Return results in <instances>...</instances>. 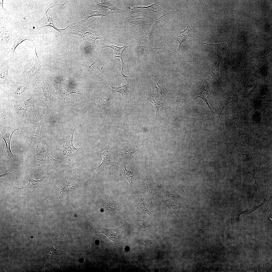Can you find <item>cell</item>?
<instances>
[{
  "label": "cell",
  "instance_id": "obj_29",
  "mask_svg": "<svg viewBox=\"0 0 272 272\" xmlns=\"http://www.w3.org/2000/svg\"><path fill=\"white\" fill-rule=\"evenodd\" d=\"M127 164H125L123 168L124 176L126 180L131 187H132V179L133 175L130 171L126 169V166Z\"/></svg>",
  "mask_w": 272,
  "mask_h": 272
},
{
  "label": "cell",
  "instance_id": "obj_27",
  "mask_svg": "<svg viewBox=\"0 0 272 272\" xmlns=\"http://www.w3.org/2000/svg\"><path fill=\"white\" fill-rule=\"evenodd\" d=\"M198 41V43L202 44L207 45H212L214 46L215 48L218 50H221L222 51L226 50L227 49L228 46L226 43H221L219 44L216 43H208L201 42L198 40H197Z\"/></svg>",
  "mask_w": 272,
  "mask_h": 272
},
{
  "label": "cell",
  "instance_id": "obj_10",
  "mask_svg": "<svg viewBox=\"0 0 272 272\" xmlns=\"http://www.w3.org/2000/svg\"><path fill=\"white\" fill-rule=\"evenodd\" d=\"M36 102L35 99L33 97H32L29 99L24 103L17 106V107L14 106V107L17 109V113H18L22 114V117L23 118V116L27 110L30 107H33L34 113L36 119H37L38 118L36 115L34 108Z\"/></svg>",
  "mask_w": 272,
  "mask_h": 272
},
{
  "label": "cell",
  "instance_id": "obj_26",
  "mask_svg": "<svg viewBox=\"0 0 272 272\" xmlns=\"http://www.w3.org/2000/svg\"><path fill=\"white\" fill-rule=\"evenodd\" d=\"M164 202L166 206L170 209L173 211L179 217L178 213L180 211H178V207L175 204L169 200L165 199L164 200Z\"/></svg>",
  "mask_w": 272,
  "mask_h": 272
},
{
  "label": "cell",
  "instance_id": "obj_2",
  "mask_svg": "<svg viewBox=\"0 0 272 272\" xmlns=\"http://www.w3.org/2000/svg\"><path fill=\"white\" fill-rule=\"evenodd\" d=\"M31 131L29 147L38 148L41 146V141L44 134V123L42 119L38 123L31 121Z\"/></svg>",
  "mask_w": 272,
  "mask_h": 272
},
{
  "label": "cell",
  "instance_id": "obj_13",
  "mask_svg": "<svg viewBox=\"0 0 272 272\" xmlns=\"http://www.w3.org/2000/svg\"><path fill=\"white\" fill-rule=\"evenodd\" d=\"M192 30H194L193 29L190 30L189 29L188 24V23L186 28L183 31H181L180 32L181 33L179 35V36H177L176 37V39H175L179 43V44L178 49L170 53L169 55L176 52L178 53V52L179 55L180 56V54L181 52L180 50V48L181 44L183 42L186 41L188 37L190 35L189 34V32L190 31Z\"/></svg>",
  "mask_w": 272,
  "mask_h": 272
},
{
  "label": "cell",
  "instance_id": "obj_9",
  "mask_svg": "<svg viewBox=\"0 0 272 272\" xmlns=\"http://www.w3.org/2000/svg\"><path fill=\"white\" fill-rule=\"evenodd\" d=\"M35 63L33 67L26 72L27 77L30 79H35L41 76L40 70L42 66L40 61L37 56L36 50Z\"/></svg>",
  "mask_w": 272,
  "mask_h": 272
},
{
  "label": "cell",
  "instance_id": "obj_28",
  "mask_svg": "<svg viewBox=\"0 0 272 272\" xmlns=\"http://www.w3.org/2000/svg\"><path fill=\"white\" fill-rule=\"evenodd\" d=\"M131 220L137 226L141 228H145L149 226L148 224L146 221L142 220L132 218H131Z\"/></svg>",
  "mask_w": 272,
  "mask_h": 272
},
{
  "label": "cell",
  "instance_id": "obj_17",
  "mask_svg": "<svg viewBox=\"0 0 272 272\" xmlns=\"http://www.w3.org/2000/svg\"><path fill=\"white\" fill-rule=\"evenodd\" d=\"M266 199H265L263 201V202L261 204L255 207H251L247 208L245 211H241L237 210L235 211L233 213L232 215L233 218L234 219L237 221H239V217L240 215L242 214H248L251 213L254 211L256 209L262 206L264 202H265Z\"/></svg>",
  "mask_w": 272,
  "mask_h": 272
},
{
  "label": "cell",
  "instance_id": "obj_35",
  "mask_svg": "<svg viewBox=\"0 0 272 272\" xmlns=\"http://www.w3.org/2000/svg\"><path fill=\"white\" fill-rule=\"evenodd\" d=\"M235 153L238 156L243 158L246 159L248 162H250L251 159V156L252 154V153L248 154H245L239 153L235 151Z\"/></svg>",
  "mask_w": 272,
  "mask_h": 272
},
{
  "label": "cell",
  "instance_id": "obj_7",
  "mask_svg": "<svg viewBox=\"0 0 272 272\" xmlns=\"http://www.w3.org/2000/svg\"><path fill=\"white\" fill-rule=\"evenodd\" d=\"M50 8H47L45 10V12L41 20L37 21L36 22L37 23V25L39 26V29L43 27H45L48 26H51L56 30L59 31L61 35L64 34L63 32L64 33V30H66L67 28L64 29H59L57 28L54 25L52 18L48 16L47 14V12L48 10Z\"/></svg>",
  "mask_w": 272,
  "mask_h": 272
},
{
  "label": "cell",
  "instance_id": "obj_19",
  "mask_svg": "<svg viewBox=\"0 0 272 272\" xmlns=\"http://www.w3.org/2000/svg\"><path fill=\"white\" fill-rule=\"evenodd\" d=\"M99 5L101 6L105 7L109 10L108 13L109 14L116 13L122 11L121 9L118 8L113 4L107 1H99Z\"/></svg>",
  "mask_w": 272,
  "mask_h": 272
},
{
  "label": "cell",
  "instance_id": "obj_5",
  "mask_svg": "<svg viewBox=\"0 0 272 272\" xmlns=\"http://www.w3.org/2000/svg\"><path fill=\"white\" fill-rule=\"evenodd\" d=\"M128 47H131V46L129 45L127 46L126 44H125L123 47H119L109 43H102V47L103 48L105 47H109L112 48L113 49L114 51V55L113 56V59H114L116 57H118L120 58L121 62L122 64V69L121 72L118 73L120 74L119 75L122 76L126 79L125 78H128V77L125 76L123 73V68L124 66H125V64L123 60L122 55L124 51Z\"/></svg>",
  "mask_w": 272,
  "mask_h": 272
},
{
  "label": "cell",
  "instance_id": "obj_14",
  "mask_svg": "<svg viewBox=\"0 0 272 272\" xmlns=\"http://www.w3.org/2000/svg\"><path fill=\"white\" fill-rule=\"evenodd\" d=\"M49 145L46 150L41 152L37 156L36 158L37 160L41 162H56L62 161L55 159L50 155L49 153Z\"/></svg>",
  "mask_w": 272,
  "mask_h": 272
},
{
  "label": "cell",
  "instance_id": "obj_33",
  "mask_svg": "<svg viewBox=\"0 0 272 272\" xmlns=\"http://www.w3.org/2000/svg\"><path fill=\"white\" fill-rule=\"evenodd\" d=\"M134 241L136 243L144 246H148L153 244L150 240L144 238L135 239Z\"/></svg>",
  "mask_w": 272,
  "mask_h": 272
},
{
  "label": "cell",
  "instance_id": "obj_23",
  "mask_svg": "<svg viewBox=\"0 0 272 272\" xmlns=\"http://www.w3.org/2000/svg\"><path fill=\"white\" fill-rule=\"evenodd\" d=\"M43 179L44 178L40 180H37L30 179L28 183L26 186L21 188L15 187V188L18 189H29L35 188L40 184Z\"/></svg>",
  "mask_w": 272,
  "mask_h": 272
},
{
  "label": "cell",
  "instance_id": "obj_30",
  "mask_svg": "<svg viewBox=\"0 0 272 272\" xmlns=\"http://www.w3.org/2000/svg\"><path fill=\"white\" fill-rule=\"evenodd\" d=\"M9 66H7L3 69H0V83L2 84L5 82L8 76V71Z\"/></svg>",
  "mask_w": 272,
  "mask_h": 272
},
{
  "label": "cell",
  "instance_id": "obj_32",
  "mask_svg": "<svg viewBox=\"0 0 272 272\" xmlns=\"http://www.w3.org/2000/svg\"><path fill=\"white\" fill-rule=\"evenodd\" d=\"M158 188L162 195L167 197L171 198H174L176 197L177 198V195L173 194L172 192L166 191L163 188L160 184Z\"/></svg>",
  "mask_w": 272,
  "mask_h": 272
},
{
  "label": "cell",
  "instance_id": "obj_12",
  "mask_svg": "<svg viewBox=\"0 0 272 272\" xmlns=\"http://www.w3.org/2000/svg\"><path fill=\"white\" fill-rule=\"evenodd\" d=\"M150 37H148L147 40H143L141 42L139 46L142 50V54H148L153 55L154 53L157 52L154 50V49H161V48H153L150 45L149 40Z\"/></svg>",
  "mask_w": 272,
  "mask_h": 272
},
{
  "label": "cell",
  "instance_id": "obj_1",
  "mask_svg": "<svg viewBox=\"0 0 272 272\" xmlns=\"http://www.w3.org/2000/svg\"><path fill=\"white\" fill-rule=\"evenodd\" d=\"M109 147H106L104 151L102 153L103 156L101 163L98 166L92 169L97 175L100 172H104L107 174H111V168L116 165L114 158L112 154L109 150Z\"/></svg>",
  "mask_w": 272,
  "mask_h": 272
},
{
  "label": "cell",
  "instance_id": "obj_31",
  "mask_svg": "<svg viewBox=\"0 0 272 272\" xmlns=\"http://www.w3.org/2000/svg\"><path fill=\"white\" fill-rule=\"evenodd\" d=\"M98 98L100 104L103 105L106 104L111 98L110 93L108 91L102 96Z\"/></svg>",
  "mask_w": 272,
  "mask_h": 272
},
{
  "label": "cell",
  "instance_id": "obj_8",
  "mask_svg": "<svg viewBox=\"0 0 272 272\" xmlns=\"http://www.w3.org/2000/svg\"><path fill=\"white\" fill-rule=\"evenodd\" d=\"M223 60L221 58L217 57L215 58L212 63L209 71L210 74L216 80L218 83L221 86L222 81L219 77V66Z\"/></svg>",
  "mask_w": 272,
  "mask_h": 272
},
{
  "label": "cell",
  "instance_id": "obj_24",
  "mask_svg": "<svg viewBox=\"0 0 272 272\" xmlns=\"http://www.w3.org/2000/svg\"><path fill=\"white\" fill-rule=\"evenodd\" d=\"M109 14L108 12L99 11H93L90 10L87 13L85 21L87 20L90 17L93 16H106L108 17Z\"/></svg>",
  "mask_w": 272,
  "mask_h": 272
},
{
  "label": "cell",
  "instance_id": "obj_6",
  "mask_svg": "<svg viewBox=\"0 0 272 272\" xmlns=\"http://www.w3.org/2000/svg\"><path fill=\"white\" fill-rule=\"evenodd\" d=\"M122 227L116 228L109 229L100 226V230L95 233L104 234L111 240L114 245H115L118 243L119 240V230Z\"/></svg>",
  "mask_w": 272,
  "mask_h": 272
},
{
  "label": "cell",
  "instance_id": "obj_11",
  "mask_svg": "<svg viewBox=\"0 0 272 272\" xmlns=\"http://www.w3.org/2000/svg\"><path fill=\"white\" fill-rule=\"evenodd\" d=\"M239 98L237 94L236 90L233 86L232 88L228 95L226 99L224 101L222 109L221 111L219 116V120L221 115L224 108L228 104L230 103H234L238 102Z\"/></svg>",
  "mask_w": 272,
  "mask_h": 272
},
{
  "label": "cell",
  "instance_id": "obj_20",
  "mask_svg": "<svg viewBox=\"0 0 272 272\" xmlns=\"http://www.w3.org/2000/svg\"><path fill=\"white\" fill-rule=\"evenodd\" d=\"M109 85L114 90L117 92L120 93L122 95V97L128 95L129 93V90H128V84L125 85L122 82V84L118 87H114L111 85L109 81Z\"/></svg>",
  "mask_w": 272,
  "mask_h": 272
},
{
  "label": "cell",
  "instance_id": "obj_21",
  "mask_svg": "<svg viewBox=\"0 0 272 272\" xmlns=\"http://www.w3.org/2000/svg\"><path fill=\"white\" fill-rule=\"evenodd\" d=\"M137 206L139 209L144 214H147L152 217H155L156 215L151 213L146 207L144 203L141 199H138L136 201Z\"/></svg>",
  "mask_w": 272,
  "mask_h": 272
},
{
  "label": "cell",
  "instance_id": "obj_3",
  "mask_svg": "<svg viewBox=\"0 0 272 272\" xmlns=\"http://www.w3.org/2000/svg\"><path fill=\"white\" fill-rule=\"evenodd\" d=\"M22 127L16 129L6 128H4L1 131V138L3 139L6 144V149L8 153V158H15L17 156L12 153L10 148V143L12 136L15 131L18 130L23 132Z\"/></svg>",
  "mask_w": 272,
  "mask_h": 272
},
{
  "label": "cell",
  "instance_id": "obj_22",
  "mask_svg": "<svg viewBox=\"0 0 272 272\" xmlns=\"http://www.w3.org/2000/svg\"><path fill=\"white\" fill-rule=\"evenodd\" d=\"M144 188L145 192L146 194L147 197L152 205V194L153 190H155L154 184L151 182L149 184H146L145 182L144 184Z\"/></svg>",
  "mask_w": 272,
  "mask_h": 272
},
{
  "label": "cell",
  "instance_id": "obj_16",
  "mask_svg": "<svg viewBox=\"0 0 272 272\" xmlns=\"http://www.w3.org/2000/svg\"><path fill=\"white\" fill-rule=\"evenodd\" d=\"M248 182L250 185L252 197L257 195V190L259 181L256 180L252 174H248L247 175Z\"/></svg>",
  "mask_w": 272,
  "mask_h": 272
},
{
  "label": "cell",
  "instance_id": "obj_4",
  "mask_svg": "<svg viewBox=\"0 0 272 272\" xmlns=\"http://www.w3.org/2000/svg\"><path fill=\"white\" fill-rule=\"evenodd\" d=\"M209 84L206 82L200 85L194 91L192 94V97L193 99H196L198 97L202 98L205 102L210 111L211 113L214 117V112L209 104L207 96L209 92Z\"/></svg>",
  "mask_w": 272,
  "mask_h": 272
},
{
  "label": "cell",
  "instance_id": "obj_25",
  "mask_svg": "<svg viewBox=\"0 0 272 272\" xmlns=\"http://www.w3.org/2000/svg\"><path fill=\"white\" fill-rule=\"evenodd\" d=\"M155 65L154 67V78H152V79L153 85V86L155 88V92H156L159 94L162 95L163 93L162 90L163 89H166V88H163L161 87L157 82V78L155 73Z\"/></svg>",
  "mask_w": 272,
  "mask_h": 272
},
{
  "label": "cell",
  "instance_id": "obj_15",
  "mask_svg": "<svg viewBox=\"0 0 272 272\" xmlns=\"http://www.w3.org/2000/svg\"><path fill=\"white\" fill-rule=\"evenodd\" d=\"M74 132V130L73 131L70 140L63 146V152L65 154H67L68 155H72L74 154L77 152L79 149L74 146L72 142Z\"/></svg>",
  "mask_w": 272,
  "mask_h": 272
},
{
  "label": "cell",
  "instance_id": "obj_34",
  "mask_svg": "<svg viewBox=\"0 0 272 272\" xmlns=\"http://www.w3.org/2000/svg\"><path fill=\"white\" fill-rule=\"evenodd\" d=\"M147 99L149 100L153 104L155 107L156 111V118L157 113H159V108L163 106L160 105L159 104L157 103L155 100L154 97L152 95H150L149 97L147 98Z\"/></svg>",
  "mask_w": 272,
  "mask_h": 272
},
{
  "label": "cell",
  "instance_id": "obj_18",
  "mask_svg": "<svg viewBox=\"0 0 272 272\" xmlns=\"http://www.w3.org/2000/svg\"><path fill=\"white\" fill-rule=\"evenodd\" d=\"M62 252L60 250L54 248L53 247H49L47 251V256L48 259L58 260L62 255Z\"/></svg>",
  "mask_w": 272,
  "mask_h": 272
}]
</instances>
